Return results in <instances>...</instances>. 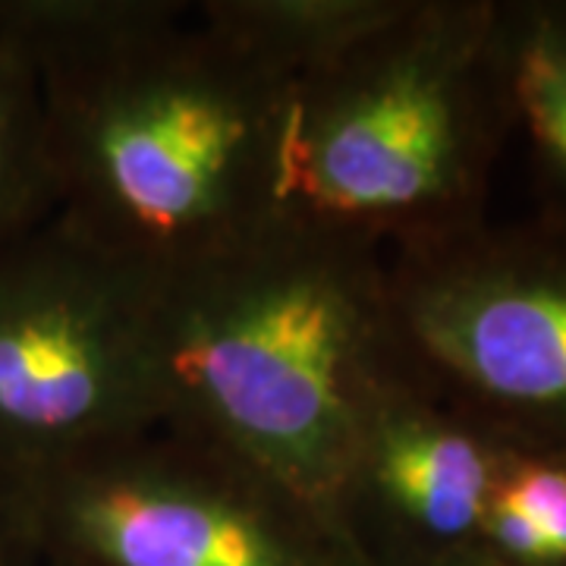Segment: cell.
Here are the masks:
<instances>
[{
	"mask_svg": "<svg viewBox=\"0 0 566 566\" xmlns=\"http://www.w3.org/2000/svg\"><path fill=\"white\" fill-rule=\"evenodd\" d=\"M0 566H39L25 526L20 482L0 472Z\"/></svg>",
	"mask_w": 566,
	"mask_h": 566,
	"instance_id": "obj_12",
	"label": "cell"
},
{
	"mask_svg": "<svg viewBox=\"0 0 566 566\" xmlns=\"http://www.w3.org/2000/svg\"><path fill=\"white\" fill-rule=\"evenodd\" d=\"M475 547L497 566H566V460L513 450Z\"/></svg>",
	"mask_w": 566,
	"mask_h": 566,
	"instance_id": "obj_10",
	"label": "cell"
},
{
	"mask_svg": "<svg viewBox=\"0 0 566 566\" xmlns=\"http://www.w3.org/2000/svg\"><path fill=\"white\" fill-rule=\"evenodd\" d=\"M39 82L57 214L164 274L283 211L296 82L180 0H0Z\"/></svg>",
	"mask_w": 566,
	"mask_h": 566,
	"instance_id": "obj_1",
	"label": "cell"
},
{
	"mask_svg": "<svg viewBox=\"0 0 566 566\" xmlns=\"http://www.w3.org/2000/svg\"><path fill=\"white\" fill-rule=\"evenodd\" d=\"M497 0H390L296 82L281 202L385 252L482 223L504 145Z\"/></svg>",
	"mask_w": 566,
	"mask_h": 566,
	"instance_id": "obj_3",
	"label": "cell"
},
{
	"mask_svg": "<svg viewBox=\"0 0 566 566\" xmlns=\"http://www.w3.org/2000/svg\"><path fill=\"white\" fill-rule=\"evenodd\" d=\"M510 453L403 363L365 412L327 526L344 554L368 560L472 551Z\"/></svg>",
	"mask_w": 566,
	"mask_h": 566,
	"instance_id": "obj_7",
	"label": "cell"
},
{
	"mask_svg": "<svg viewBox=\"0 0 566 566\" xmlns=\"http://www.w3.org/2000/svg\"><path fill=\"white\" fill-rule=\"evenodd\" d=\"M390 0H202L218 32L300 82L381 20Z\"/></svg>",
	"mask_w": 566,
	"mask_h": 566,
	"instance_id": "obj_9",
	"label": "cell"
},
{
	"mask_svg": "<svg viewBox=\"0 0 566 566\" xmlns=\"http://www.w3.org/2000/svg\"><path fill=\"white\" fill-rule=\"evenodd\" d=\"M337 566H497V564H491L479 547H472V551L447 554V557H431V560H368V557H353V554H344Z\"/></svg>",
	"mask_w": 566,
	"mask_h": 566,
	"instance_id": "obj_13",
	"label": "cell"
},
{
	"mask_svg": "<svg viewBox=\"0 0 566 566\" xmlns=\"http://www.w3.org/2000/svg\"><path fill=\"white\" fill-rule=\"evenodd\" d=\"M155 274L61 214L0 245V472L29 482L161 424Z\"/></svg>",
	"mask_w": 566,
	"mask_h": 566,
	"instance_id": "obj_4",
	"label": "cell"
},
{
	"mask_svg": "<svg viewBox=\"0 0 566 566\" xmlns=\"http://www.w3.org/2000/svg\"><path fill=\"white\" fill-rule=\"evenodd\" d=\"M151 365L161 422L262 469L327 523L365 412L403 365L387 252L283 208L155 274Z\"/></svg>",
	"mask_w": 566,
	"mask_h": 566,
	"instance_id": "obj_2",
	"label": "cell"
},
{
	"mask_svg": "<svg viewBox=\"0 0 566 566\" xmlns=\"http://www.w3.org/2000/svg\"><path fill=\"white\" fill-rule=\"evenodd\" d=\"M20 491L39 566H337L344 557L293 491L167 422Z\"/></svg>",
	"mask_w": 566,
	"mask_h": 566,
	"instance_id": "obj_6",
	"label": "cell"
},
{
	"mask_svg": "<svg viewBox=\"0 0 566 566\" xmlns=\"http://www.w3.org/2000/svg\"><path fill=\"white\" fill-rule=\"evenodd\" d=\"M57 214L39 82L22 51L0 35V245Z\"/></svg>",
	"mask_w": 566,
	"mask_h": 566,
	"instance_id": "obj_11",
	"label": "cell"
},
{
	"mask_svg": "<svg viewBox=\"0 0 566 566\" xmlns=\"http://www.w3.org/2000/svg\"><path fill=\"white\" fill-rule=\"evenodd\" d=\"M497 51L513 136H523L566 221V0H497Z\"/></svg>",
	"mask_w": 566,
	"mask_h": 566,
	"instance_id": "obj_8",
	"label": "cell"
},
{
	"mask_svg": "<svg viewBox=\"0 0 566 566\" xmlns=\"http://www.w3.org/2000/svg\"><path fill=\"white\" fill-rule=\"evenodd\" d=\"M406 368L506 447L566 460V221L482 223L387 252Z\"/></svg>",
	"mask_w": 566,
	"mask_h": 566,
	"instance_id": "obj_5",
	"label": "cell"
}]
</instances>
